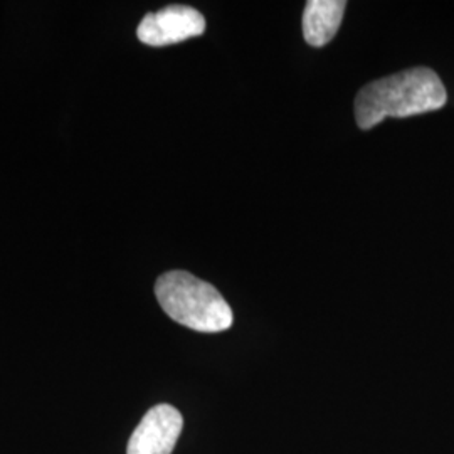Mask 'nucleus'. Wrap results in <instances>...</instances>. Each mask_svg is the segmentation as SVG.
<instances>
[{"instance_id": "f257e3e1", "label": "nucleus", "mask_w": 454, "mask_h": 454, "mask_svg": "<svg viewBox=\"0 0 454 454\" xmlns=\"http://www.w3.org/2000/svg\"><path fill=\"white\" fill-rule=\"evenodd\" d=\"M448 101L446 88L429 67H412L365 84L356 98V120L371 130L386 118L436 112Z\"/></svg>"}, {"instance_id": "f03ea898", "label": "nucleus", "mask_w": 454, "mask_h": 454, "mask_svg": "<svg viewBox=\"0 0 454 454\" xmlns=\"http://www.w3.org/2000/svg\"><path fill=\"white\" fill-rule=\"evenodd\" d=\"M163 311L177 324L195 332L217 333L234 324L232 309L211 283L187 271H168L155 283Z\"/></svg>"}, {"instance_id": "7ed1b4c3", "label": "nucleus", "mask_w": 454, "mask_h": 454, "mask_svg": "<svg viewBox=\"0 0 454 454\" xmlns=\"http://www.w3.org/2000/svg\"><path fill=\"white\" fill-rule=\"evenodd\" d=\"M204 31L206 19L194 7L168 5L146 14L137 29V35L146 46L162 48L199 37Z\"/></svg>"}, {"instance_id": "20e7f679", "label": "nucleus", "mask_w": 454, "mask_h": 454, "mask_svg": "<svg viewBox=\"0 0 454 454\" xmlns=\"http://www.w3.org/2000/svg\"><path fill=\"white\" fill-rule=\"evenodd\" d=\"M182 427L184 418L176 407H152L133 431L127 454H172Z\"/></svg>"}, {"instance_id": "39448f33", "label": "nucleus", "mask_w": 454, "mask_h": 454, "mask_svg": "<svg viewBox=\"0 0 454 454\" xmlns=\"http://www.w3.org/2000/svg\"><path fill=\"white\" fill-rule=\"evenodd\" d=\"M347 2L311 0L303 12V37L313 48H324L340 29Z\"/></svg>"}]
</instances>
